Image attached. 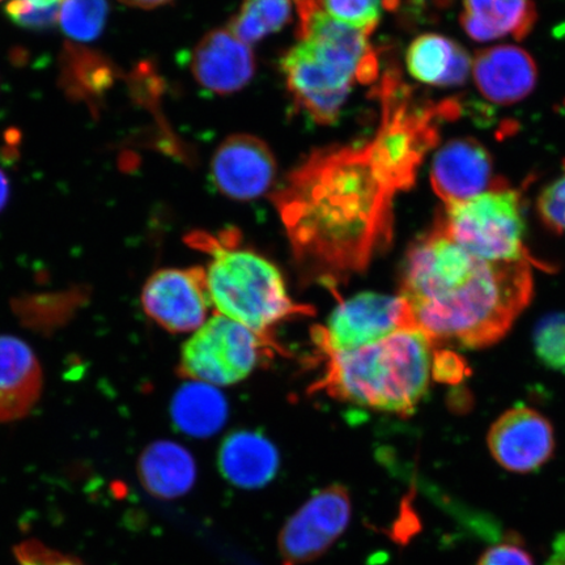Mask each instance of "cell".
I'll use <instances>...</instances> for the list:
<instances>
[{
    "instance_id": "1",
    "label": "cell",
    "mask_w": 565,
    "mask_h": 565,
    "mask_svg": "<svg viewBox=\"0 0 565 565\" xmlns=\"http://www.w3.org/2000/svg\"><path fill=\"white\" fill-rule=\"evenodd\" d=\"M271 198L296 260L316 278L363 271L392 242L394 194L366 146L313 151Z\"/></svg>"
},
{
    "instance_id": "2",
    "label": "cell",
    "mask_w": 565,
    "mask_h": 565,
    "mask_svg": "<svg viewBox=\"0 0 565 565\" xmlns=\"http://www.w3.org/2000/svg\"><path fill=\"white\" fill-rule=\"evenodd\" d=\"M533 291L526 260L479 259L439 222L409 246L401 282L415 329L434 344L461 349L499 342L532 301Z\"/></svg>"
},
{
    "instance_id": "3",
    "label": "cell",
    "mask_w": 565,
    "mask_h": 565,
    "mask_svg": "<svg viewBox=\"0 0 565 565\" xmlns=\"http://www.w3.org/2000/svg\"><path fill=\"white\" fill-rule=\"evenodd\" d=\"M433 348L420 330L405 329L362 349L322 353L327 366L316 391L355 406L407 416L428 392Z\"/></svg>"
},
{
    "instance_id": "4",
    "label": "cell",
    "mask_w": 565,
    "mask_h": 565,
    "mask_svg": "<svg viewBox=\"0 0 565 565\" xmlns=\"http://www.w3.org/2000/svg\"><path fill=\"white\" fill-rule=\"evenodd\" d=\"M235 231L217 236L196 232L190 244L206 253L204 281L216 315L244 324L260 337L273 339L282 322L308 315L307 308L289 298L285 279L270 260L238 244Z\"/></svg>"
},
{
    "instance_id": "5",
    "label": "cell",
    "mask_w": 565,
    "mask_h": 565,
    "mask_svg": "<svg viewBox=\"0 0 565 565\" xmlns=\"http://www.w3.org/2000/svg\"><path fill=\"white\" fill-rule=\"evenodd\" d=\"M381 124L376 137L365 145L381 181L395 195L412 189L430 148L439 141L441 119L457 116V105H422L395 71L381 79Z\"/></svg>"
},
{
    "instance_id": "6",
    "label": "cell",
    "mask_w": 565,
    "mask_h": 565,
    "mask_svg": "<svg viewBox=\"0 0 565 565\" xmlns=\"http://www.w3.org/2000/svg\"><path fill=\"white\" fill-rule=\"evenodd\" d=\"M437 222L465 250L487 263L526 260L543 267L525 244L524 200L508 182L471 200L445 204Z\"/></svg>"
},
{
    "instance_id": "7",
    "label": "cell",
    "mask_w": 565,
    "mask_h": 565,
    "mask_svg": "<svg viewBox=\"0 0 565 565\" xmlns=\"http://www.w3.org/2000/svg\"><path fill=\"white\" fill-rule=\"evenodd\" d=\"M281 70L295 103L320 125L337 121L353 84H372L359 63L307 40L282 56Z\"/></svg>"
},
{
    "instance_id": "8",
    "label": "cell",
    "mask_w": 565,
    "mask_h": 565,
    "mask_svg": "<svg viewBox=\"0 0 565 565\" xmlns=\"http://www.w3.org/2000/svg\"><path fill=\"white\" fill-rule=\"evenodd\" d=\"M275 343L242 323L216 315L204 322L183 344L182 376L212 386L239 383L271 355Z\"/></svg>"
},
{
    "instance_id": "9",
    "label": "cell",
    "mask_w": 565,
    "mask_h": 565,
    "mask_svg": "<svg viewBox=\"0 0 565 565\" xmlns=\"http://www.w3.org/2000/svg\"><path fill=\"white\" fill-rule=\"evenodd\" d=\"M415 329L412 310L402 296L364 292L344 300L329 317L327 327L315 330L321 353L365 348Z\"/></svg>"
},
{
    "instance_id": "10",
    "label": "cell",
    "mask_w": 565,
    "mask_h": 565,
    "mask_svg": "<svg viewBox=\"0 0 565 565\" xmlns=\"http://www.w3.org/2000/svg\"><path fill=\"white\" fill-rule=\"evenodd\" d=\"M352 514L350 492L341 484L318 491L282 526L278 539L282 565L320 559L341 539Z\"/></svg>"
},
{
    "instance_id": "11",
    "label": "cell",
    "mask_w": 565,
    "mask_h": 565,
    "mask_svg": "<svg viewBox=\"0 0 565 565\" xmlns=\"http://www.w3.org/2000/svg\"><path fill=\"white\" fill-rule=\"evenodd\" d=\"M141 306L148 317L171 333L196 331L207 321L211 308L203 268L154 273L141 291Z\"/></svg>"
},
{
    "instance_id": "12",
    "label": "cell",
    "mask_w": 565,
    "mask_h": 565,
    "mask_svg": "<svg viewBox=\"0 0 565 565\" xmlns=\"http://www.w3.org/2000/svg\"><path fill=\"white\" fill-rule=\"evenodd\" d=\"M487 444L501 468L527 475L540 470L553 458L554 428L535 409L515 406L492 424Z\"/></svg>"
},
{
    "instance_id": "13",
    "label": "cell",
    "mask_w": 565,
    "mask_h": 565,
    "mask_svg": "<svg viewBox=\"0 0 565 565\" xmlns=\"http://www.w3.org/2000/svg\"><path fill=\"white\" fill-rule=\"evenodd\" d=\"M504 183L494 175L491 153L471 138L449 140L430 167V185L445 204L471 200Z\"/></svg>"
},
{
    "instance_id": "14",
    "label": "cell",
    "mask_w": 565,
    "mask_h": 565,
    "mask_svg": "<svg viewBox=\"0 0 565 565\" xmlns=\"http://www.w3.org/2000/svg\"><path fill=\"white\" fill-rule=\"evenodd\" d=\"M218 192L237 201H250L271 188L277 162L265 141L233 136L218 146L211 164Z\"/></svg>"
},
{
    "instance_id": "15",
    "label": "cell",
    "mask_w": 565,
    "mask_h": 565,
    "mask_svg": "<svg viewBox=\"0 0 565 565\" xmlns=\"http://www.w3.org/2000/svg\"><path fill=\"white\" fill-rule=\"evenodd\" d=\"M195 81L216 95H232L252 81L256 60L250 45L230 28L207 33L196 45L192 58Z\"/></svg>"
},
{
    "instance_id": "16",
    "label": "cell",
    "mask_w": 565,
    "mask_h": 565,
    "mask_svg": "<svg viewBox=\"0 0 565 565\" xmlns=\"http://www.w3.org/2000/svg\"><path fill=\"white\" fill-rule=\"evenodd\" d=\"M471 74L487 100L497 105H513L526 98L539 79L533 56L515 45L484 49L472 60Z\"/></svg>"
},
{
    "instance_id": "17",
    "label": "cell",
    "mask_w": 565,
    "mask_h": 565,
    "mask_svg": "<svg viewBox=\"0 0 565 565\" xmlns=\"http://www.w3.org/2000/svg\"><path fill=\"white\" fill-rule=\"evenodd\" d=\"M44 374L33 350L17 337L0 335V423L25 418L38 404Z\"/></svg>"
},
{
    "instance_id": "18",
    "label": "cell",
    "mask_w": 565,
    "mask_h": 565,
    "mask_svg": "<svg viewBox=\"0 0 565 565\" xmlns=\"http://www.w3.org/2000/svg\"><path fill=\"white\" fill-rule=\"evenodd\" d=\"M218 470L233 486L263 489L277 476L279 455L265 436L239 430L224 440L218 451Z\"/></svg>"
},
{
    "instance_id": "19",
    "label": "cell",
    "mask_w": 565,
    "mask_h": 565,
    "mask_svg": "<svg viewBox=\"0 0 565 565\" xmlns=\"http://www.w3.org/2000/svg\"><path fill=\"white\" fill-rule=\"evenodd\" d=\"M406 65L415 81L435 87H457L468 81L472 60L456 41L424 33L409 45Z\"/></svg>"
},
{
    "instance_id": "20",
    "label": "cell",
    "mask_w": 565,
    "mask_h": 565,
    "mask_svg": "<svg viewBox=\"0 0 565 565\" xmlns=\"http://www.w3.org/2000/svg\"><path fill=\"white\" fill-rule=\"evenodd\" d=\"M536 21L533 0H463L461 25L471 40H524Z\"/></svg>"
},
{
    "instance_id": "21",
    "label": "cell",
    "mask_w": 565,
    "mask_h": 565,
    "mask_svg": "<svg viewBox=\"0 0 565 565\" xmlns=\"http://www.w3.org/2000/svg\"><path fill=\"white\" fill-rule=\"evenodd\" d=\"M138 477L152 497L174 500L193 489L196 466L186 448L173 441H157L140 455Z\"/></svg>"
},
{
    "instance_id": "22",
    "label": "cell",
    "mask_w": 565,
    "mask_h": 565,
    "mask_svg": "<svg viewBox=\"0 0 565 565\" xmlns=\"http://www.w3.org/2000/svg\"><path fill=\"white\" fill-rule=\"evenodd\" d=\"M172 418L181 433L207 437L216 434L223 426L227 418V404L215 386L194 381L175 394Z\"/></svg>"
},
{
    "instance_id": "23",
    "label": "cell",
    "mask_w": 565,
    "mask_h": 565,
    "mask_svg": "<svg viewBox=\"0 0 565 565\" xmlns=\"http://www.w3.org/2000/svg\"><path fill=\"white\" fill-rule=\"evenodd\" d=\"M62 63L63 87L77 100L96 102L115 81V67L81 46L67 45Z\"/></svg>"
},
{
    "instance_id": "24",
    "label": "cell",
    "mask_w": 565,
    "mask_h": 565,
    "mask_svg": "<svg viewBox=\"0 0 565 565\" xmlns=\"http://www.w3.org/2000/svg\"><path fill=\"white\" fill-rule=\"evenodd\" d=\"M295 0H244L230 30L247 45L279 32L292 20Z\"/></svg>"
},
{
    "instance_id": "25",
    "label": "cell",
    "mask_w": 565,
    "mask_h": 565,
    "mask_svg": "<svg viewBox=\"0 0 565 565\" xmlns=\"http://www.w3.org/2000/svg\"><path fill=\"white\" fill-rule=\"evenodd\" d=\"M108 0H65L58 23L71 40L95 41L108 19Z\"/></svg>"
},
{
    "instance_id": "26",
    "label": "cell",
    "mask_w": 565,
    "mask_h": 565,
    "mask_svg": "<svg viewBox=\"0 0 565 565\" xmlns=\"http://www.w3.org/2000/svg\"><path fill=\"white\" fill-rule=\"evenodd\" d=\"M331 18L371 35L376 30L387 0H321Z\"/></svg>"
},
{
    "instance_id": "27",
    "label": "cell",
    "mask_w": 565,
    "mask_h": 565,
    "mask_svg": "<svg viewBox=\"0 0 565 565\" xmlns=\"http://www.w3.org/2000/svg\"><path fill=\"white\" fill-rule=\"evenodd\" d=\"M534 351L547 369L565 374V315H551L534 331Z\"/></svg>"
},
{
    "instance_id": "28",
    "label": "cell",
    "mask_w": 565,
    "mask_h": 565,
    "mask_svg": "<svg viewBox=\"0 0 565 565\" xmlns=\"http://www.w3.org/2000/svg\"><path fill=\"white\" fill-rule=\"evenodd\" d=\"M63 3L65 0H10L6 12L25 30L44 31L58 23Z\"/></svg>"
},
{
    "instance_id": "29",
    "label": "cell",
    "mask_w": 565,
    "mask_h": 565,
    "mask_svg": "<svg viewBox=\"0 0 565 565\" xmlns=\"http://www.w3.org/2000/svg\"><path fill=\"white\" fill-rule=\"evenodd\" d=\"M536 210L550 231L565 236V161L562 172L542 190Z\"/></svg>"
},
{
    "instance_id": "30",
    "label": "cell",
    "mask_w": 565,
    "mask_h": 565,
    "mask_svg": "<svg viewBox=\"0 0 565 565\" xmlns=\"http://www.w3.org/2000/svg\"><path fill=\"white\" fill-rule=\"evenodd\" d=\"M477 565H535L532 554L518 535L508 536L487 548Z\"/></svg>"
},
{
    "instance_id": "31",
    "label": "cell",
    "mask_w": 565,
    "mask_h": 565,
    "mask_svg": "<svg viewBox=\"0 0 565 565\" xmlns=\"http://www.w3.org/2000/svg\"><path fill=\"white\" fill-rule=\"evenodd\" d=\"M13 553L20 565H86L34 540L20 543Z\"/></svg>"
},
{
    "instance_id": "32",
    "label": "cell",
    "mask_w": 565,
    "mask_h": 565,
    "mask_svg": "<svg viewBox=\"0 0 565 565\" xmlns=\"http://www.w3.org/2000/svg\"><path fill=\"white\" fill-rule=\"evenodd\" d=\"M468 366L463 360L450 351L436 352L433 363V377L441 383L457 384L465 377Z\"/></svg>"
},
{
    "instance_id": "33",
    "label": "cell",
    "mask_w": 565,
    "mask_h": 565,
    "mask_svg": "<svg viewBox=\"0 0 565 565\" xmlns=\"http://www.w3.org/2000/svg\"><path fill=\"white\" fill-rule=\"evenodd\" d=\"M548 565H565V533L557 536Z\"/></svg>"
},
{
    "instance_id": "34",
    "label": "cell",
    "mask_w": 565,
    "mask_h": 565,
    "mask_svg": "<svg viewBox=\"0 0 565 565\" xmlns=\"http://www.w3.org/2000/svg\"><path fill=\"white\" fill-rule=\"evenodd\" d=\"M119 2L130 7H137V9L141 10H151L172 2V0H119Z\"/></svg>"
},
{
    "instance_id": "35",
    "label": "cell",
    "mask_w": 565,
    "mask_h": 565,
    "mask_svg": "<svg viewBox=\"0 0 565 565\" xmlns=\"http://www.w3.org/2000/svg\"><path fill=\"white\" fill-rule=\"evenodd\" d=\"M10 198V183L2 169H0V212L6 207Z\"/></svg>"
},
{
    "instance_id": "36",
    "label": "cell",
    "mask_w": 565,
    "mask_h": 565,
    "mask_svg": "<svg viewBox=\"0 0 565 565\" xmlns=\"http://www.w3.org/2000/svg\"><path fill=\"white\" fill-rule=\"evenodd\" d=\"M0 2H2V0H0Z\"/></svg>"
}]
</instances>
